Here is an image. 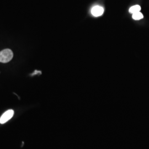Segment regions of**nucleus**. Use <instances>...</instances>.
<instances>
[{"mask_svg": "<svg viewBox=\"0 0 149 149\" xmlns=\"http://www.w3.org/2000/svg\"><path fill=\"white\" fill-rule=\"evenodd\" d=\"M141 10V7L139 5H135L131 7L129 9V13H132V15L136 13V12H140V11Z\"/></svg>", "mask_w": 149, "mask_h": 149, "instance_id": "20e7f679", "label": "nucleus"}, {"mask_svg": "<svg viewBox=\"0 0 149 149\" xmlns=\"http://www.w3.org/2000/svg\"><path fill=\"white\" fill-rule=\"evenodd\" d=\"M132 18L134 20H140L144 18V16L140 12H138L133 14Z\"/></svg>", "mask_w": 149, "mask_h": 149, "instance_id": "39448f33", "label": "nucleus"}, {"mask_svg": "<svg viewBox=\"0 0 149 149\" xmlns=\"http://www.w3.org/2000/svg\"><path fill=\"white\" fill-rule=\"evenodd\" d=\"M41 73H42V72L41 71H37V70H35V71L31 74V76H33V75H34V74H41Z\"/></svg>", "mask_w": 149, "mask_h": 149, "instance_id": "423d86ee", "label": "nucleus"}, {"mask_svg": "<svg viewBox=\"0 0 149 149\" xmlns=\"http://www.w3.org/2000/svg\"><path fill=\"white\" fill-rule=\"evenodd\" d=\"M14 116V111L12 109H9L6 111L0 118V123L5 124L10 120Z\"/></svg>", "mask_w": 149, "mask_h": 149, "instance_id": "f03ea898", "label": "nucleus"}, {"mask_svg": "<svg viewBox=\"0 0 149 149\" xmlns=\"http://www.w3.org/2000/svg\"><path fill=\"white\" fill-rule=\"evenodd\" d=\"M104 8L100 6H95L91 9V13L95 17H99L103 14Z\"/></svg>", "mask_w": 149, "mask_h": 149, "instance_id": "7ed1b4c3", "label": "nucleus"}, {"mask_svg": "<svg viewBox=\"0 0 149 149\" xmlns=\"http://www.w3.org/2000/svg\"><path fill=\"white\" fill-rule=\"evenodd\" d=\"M13 57V53L10 49H5L0 52V62L7 63L10 61Z\"/></svg>", "mask_w": 149, "mask_h": 149, "instance_id": "f257e3e1", "label": "nucleus"}]
</instances>
